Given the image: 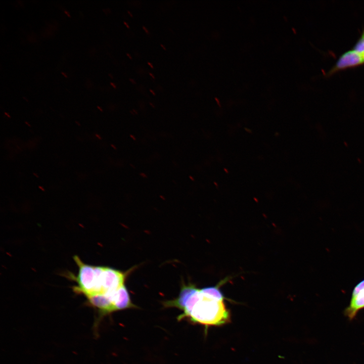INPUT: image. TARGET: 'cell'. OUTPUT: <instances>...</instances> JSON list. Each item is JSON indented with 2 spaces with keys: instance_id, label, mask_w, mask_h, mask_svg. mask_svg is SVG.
<instances>
[{
  "instance_id": "obj_1",
  "label": "cell",
  "mask_w": 364,
  "mask_h": 364,
  "mask_svg": "<svg viewBox=\"0 0 364 364\" xmlns=\"http://www.w3.org/2000/svg\"><path fill=\"white\" fill-rule=\"evenodd\" d=\"M224 298L218 285L200 289L193 284L183 283L177 297L163 304L164 307H175L183 311L178 315V321L186 319L207 328L230 322V313Z\"/></svg>"
},
{
  "instance_id": "obj_2",
  "label": "cell",
  "mask_w": 364,
  "mask_h": 364,
  "mask_svg": "<svg viewBox=\"0 0 364 364\" xmlns=\"http://www.w3.org/2000/svg\"><path fill=\"white\" fill-rule=\"evenodd\" d=\"M73 259L78 267L77 276L72 274L66 275L68 278L75 281L77 285L73 287V290L77 294L84 296L92 294L94 291L96 281L95 266L83 262L77 256Z\"/></svg>"
},
{
  "instance_id": "obj_3",
  "label": "cell",
  "mask_w": 364,
  "mask_h": 364,
  "mask_svg": "<svg viewBox=\"0 0 364 364\" xmlns=\"http://www.w3.org/2000/svg\"><path fill=\"white\" fill-rule=\"evenodd\" d=\"M363 64L364 61L360 54L351 49L344 52L339 57L335 64L327 73V76L329 77L339 71Z\"/></svg>"
},
{
  "instance_id": "obj_4",
  "label": "cell",
  "mask_w": 364,
  "mask_h": 364,
  "mask_svg": "<svg viewBox=\"0 0 364 364\" xmlns=\"http://www.w3.org/2000/svg\"><path fill=\"white\" fill-rule=\"evenodd\" d=\"M364 308V279L353 289L349 305L344 309V314L349 320H352L358 312Z\"/></svg>"
},
{
  "instance_id": "obj_5",
  "label": "cell",
  "mask_w": 364,
  "mask_h": 364,
  "mask_svg": "<svg viewBox=\"0 0 364 364\" xmlns=\"http://www.w3.org/2000/svg\"><path fill=\"white\" fill-rule=\"evenodd\" d=\"M352 49L359 54L364 53V29Z\"/></svg>"
},
{
  "instance_id": "obj_6",
  "label": "cell",
  "mask_w": 364,
  "mask_h": 364,
  "mask_svg": "<svg viewBox=\"0 0 364 364\" xmlns=\"http://www.w3.org/2000/svg\"><path fill=\"white\" fill-rule=\"evenodd\" d=\"M143 28L145 30V31H146L147 33H149L148 30H147V29L145 26H143Z\"/></svg>"
},
{
  "instance_id": "obj_7",
  "label": "cell",
  "mask_w": 364,
  "mask_h": 364,
  "mask_svg": "<svg viewBox=\"0 0 364 364\" xmlns=\"http://www.w3.org/2000/svg\"><path fill=\"white\" fill-rule=\"evenodd\" d=\"M124 23L128 28L129 27V25L125 21H124Z\"/></svg>"
},
{
  "instance_id": "obj_8",
  "label": "cell",
  "mask_w": 364,
  "mask_h": 364,
  "mask_svg": "<svg viewBox=\"0 0 364 364\" xmlns=\"http://www.w3.org/2000/svg\"><path fill=\"white\" fill-rule=\"evenodd\" d=\"M148 64L152 68H154L153 65L151 63H150L149 62H148Z\"/></svg>"
},
{
  "instance_id": "obj_9",
  "label": "cell",
  "mask_w": 364,
  "mask_h": 364,
  "mask_svg": "<svg viewBox=\"0 0 364 364\" xmlns=\"http://www.w3.org/2000/svg\"><path fill=\"white\" fill-rule=\"evenodd\" d=\"M110 84H111V85H112L114 88H116V85H115L114 83H113V82H110Z\"/></svg>"
},
{
  "instance_id": "obj_10",
  "label": "cell",
  "mask_w": 364,
  "mask_h": 364,
  "mask_svg": "<svg viewBox=\"0 0 364 364\" xmlns=\"http://www.w3.org/2000/svg\"><path fill=\"white\" fill-rule=\"evenodd\" d=\"M360 54V55L361 56V57H362V59H363V61H364V53H362V54Z\"/></svg>"
},
{
  "instance_id": "obj_11",
  "label": "cell",
  "mask_w": 364,
  "mask_h": 364,
  "mask_svg": "<svg viewBox=\"0 0 364 364\" xmlns=\"http://www.w3.org/2000/svg\"><path fill=\"white\" fill-rule=\"evenodd\" d=\"M150 91L153 94L155 95V92H154L153 90H152L151 89H150Z\"/></svg>"
},
{
  "instance_id": "obj_12",
  "label": "cell",
  "mask_w": 364,
  "mask_h": 364,
  "mask_svg": "<svg viewBox=\"0 0 364 364\" xmlns=\"http://www.w3.org/2000/svg\"><path fill=\"white\" fill-rule=\"evenodd\" d=\"M129 80H130L132 83H135V82L134 81V80L133 79H132L130 78Z\"/></svg>"
},
{
  "instance_id": "obj_13",
  "label": "cell",
  "mask_w": 364,
  "mask_h": 364,
  "mask_svg": "<svg viewBox=\"0 0 364 364\" xmlns=\"http://www.w3.org/2000/svg\"><path fill=\"white\" fill-rule=\"evenodd\" d=\"M149 74H150L153 78H155L154 76L151 73H149Z\"/></svg>"
},
{
  "instance_id": "obj_14",
  "label": "cell",
  "mask_w": 364,
  "mask_h": 364,
  "mask_svg": "<svg viewBox=\"0 0 364 364\" xmlns=\"http://www.w3.org/2000/svg\"><path fill=\"white\" fill-rule=\"evenodd\" d=\"M127 12L129 13V14H130V15L131 17L132 16V14L130 13V11H127Z\"/></svg>"
},
{
  "instance_id": "obj_15",
  "label": "cell",
  "mask_w": 364,
  "mask_h": 364,
  "mask_svg": "<svg viewBox=\"0 0 364 364\" xmlns=\"http://www.w3.org/2000/svg\"><path fill=\"white\" fill-rule=\"evenodd\" d=\"M126 55H127L130 59H131V57L130 55H129L128 53H127Z\"/></svg>"
},
{
  "instance_id": "obj_16",
  "label": "cell",
  "mask_w": 364,
  "mask_h": 364,
  "mask_svg": "<svg viewBox=\"0 0 364 364\" xmlns=\"http://www.w3.org/2000/svg\"><path fill=\"white\" fill-rule=\"evenodd\" d=\"M65 13L66 14H67V15H68L69 17H70L69 14L67 11H65Z\"/></svg>"
},
{
  "instance_id": "obj_17",
  "label": "cell",
  "mask_w": 364,
  "mask_h": 364,
  "mask_svg": "<svg viewBox=\"0 0 364 364\" xmlns=\"http://www.w3.org/2000/svg\"><path fill=\"white\" fill-rule=\"evenodd\" d=\"M62 74L65 76V77H67V75L63 72H62Z\"/></svg>"
},
{
  "instance_id": "obj_18",
  "label": "cell",
  "mask_w": 364,
  "mask_h": 364,
  "mask_svg": "<svg viewBox=\"0 0 364 364\" xmlns=\"http://www.w3.org/2000/svg\"><path fill=\"white\" fill-rule=\"evenodd\" d=\"M130 137H131L134 140H135V138H134V136H133L132 135H130Z\"/></svg>"
},
{
  "instance_id": "obj_19",
  "label": "cell",
  "mask_w": 364,
  "mask_h": 364,
  "mask_svg": "<svg viewBox=\"0 0 364 364\" xmlns=\"http://www.w3.org/2000/svg\"><path fill=\"white\" fill-rule=\"evenodd\" d=\"M160 45H161V46L164 50L166 49L163 46V44H160Z\"/></svg>"
},
{
  "instance_id": "obj_20",
  "label": "cell",
  "mask_w": 364,
  "mask_h": 364,
  "mask_svg": "<svg viewBox=\"0 0 364 364\" xmlns=\"http://www.w3.org/2000/svg\"><path fill=\"white\" fill-rule=\"evenodd\" d=\"M97 108H98V109H99L100 110H101V111H102V108H101L99 106H98Z\"/></svg>"
},
{
  "instance_id": "obj_21",
  "label": "cell",
  "mask_w": 364,
  "mask_h": 364,
  "mask_svg": "<svg viewBox=\"0 0 364 364\" xmlns=\"http://www.w3.org/2000/svg\"><path fill=\"white\" fill-rule=\"evenodd\" d=\"M141 175H142V176H145V177H147V176H146V175L143 174L144 173H141Z\"/></svg>"
},
{
  "instance_id": "obj_22",
  "label": "cell",
  "mask_w": 364,
  "mask_h": 364,
  "mask_svg": "<svg viewBox=\"0 0 364 364\" xmlns=\"http://www.w3.org/2000/svg\"><path fill=\"white\" fill-rule=\"evenodd\" d=\"M5 113V114L7 115L9 117H10V116L7 113Z\"/></svg>"
},
{
  "instance_id": "obj_23",
  "label": "cell",
  "mask_w": 364,
  "mask_h": 364,
  "mask_svg": "<svg viewBox=\"0 0 364 364\" xmlns=\"http://www.w3.org/2000/svg\"><path fill=\"white\" fill-rule=\"evenodd\" d=\"M96 135H97V136H98V138H99V139H101V138H100V136H99V135H98V134H97Z\"/></svg>"
},
{
  "instance_id": "obj_24",
  "label": "cell",
  "mask_w": 364,
  "mask_h": 364,
  "mask_svg": "<svg viewBox=\"0 0 364 364\" xmlns=\"http://www.w3.org/2000/svg\"><path fill=\"white\" fill-rule=\"evenodd\" d=\"M112 147H113L115 149H116V148L114 146V145H111Z\"/></svg>"
}]
</instances>
